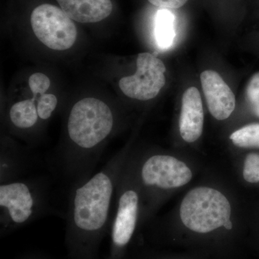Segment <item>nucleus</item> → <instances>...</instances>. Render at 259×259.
I'll return each mask as SVG.
<instances>
[{"label":"nucleus","mask_w":259,"mask_h":259,"mask_svg":"<svg viewBox=\"0 0 259 259\" xmlns=\"http://www.w3.org/2000/svg\"><path fill=\"white\" fill-rule=\"evenodd\" d=\"M131 166L125 161L116 185L115 211L110 227V244L107 259H122L137 226L140 195L135 187Z\"/></svg>","instance_id":"nucleus-5"},{"label":"nucleus","mask_w":259,"mask_h":259,"mask_svg":"<svg viewBox=\"0 0 259 259\" xmlns=\"http://www.w3.org/2000/svg\"><path fill=\"white\" fill-rule=\"evenodd\" d=\"M137 71L119 81L121 91L126 96L141 101H148L158 95L166 83V66L163 61L149 53L138 56Z\"/></svg>","instance_id":"nucleus-7"},{"label":"nucleus","mask_w":259,"mask_h":259,"mask_svg":"<svg viewBox=\"0 0 259 259\" xmlns=\"http://www.w3.org/2000/svg\"><path fill=\"white\" fill-rule=\"evenodd\" d=\"M200 81L211 115L218 120H226L236 107V98L231 89L221 75L212 70L203 71Z\"/></svg>","instance_id":"nucleus-9"},{"label":"nucleus","mask_w":259,"mask_h":259,"mask_svg":"<svg viewBox=\"0 0 259 259\" xmlns=\"http://www.w3.org/2000/svg\"><path fill=\"white\" fill-rule=\"evenodd\" d=\"M231 204L226 196L209 187H196L181 204L182 222L196 233H207L223 226L231 230Z\"/></svg>","instance_id":"nucleus-4"},{"label":"nucleus","mask_w":259,"mask_h":259,"mask_svg":"<svg viewBox=\"0 0 259 259\" xmlns=\"http://www.w3.org/2000/svg\"><path fill=\"white\" fill-rule=\"evenodd\" d=\"M233 144L241 148H259V123L250 124L235 131L230 136Z\"/></svg>","instance_id":"nucleus-14"},{"label":"nucleus","mask_w":259,"mask_h":259,"mask_svg":"<svg viewBox=\"0 0 259 259\" xmlns=\"http://www.w3.org/2000/svg\"><path fill=\"white\" fill-rule=\"evenodd\" d=\"M204 110L200 93L197 88L191 87L182 97L180 118V135L184 141L194 143L203 131Z\"/></svg>","instance_id":"nucleus-10"},{"label":"nucleus","mask_w":259,"mask_h":259,"mask_svg":"<svg viewBox=\"0 0 259 259\" xmlns=\"http://www.w3.org/2000/svg\"><path fill=\"white\" fill-rule=\"evenodd\" d=\"M30 21L35 36L49 49L65 51L74 46L77 37L76 25L60 8L40 5L32 11Z\"/></svg>","instance_id":"nucleus-6"},{"label":"nucleus","mask_w":259,"mask_h":259,"mask_svg":"<svg viewBox=\"0 0 259 259\" xmlns=\"http://www.w3.org/2000/svg\"><path fill=\"white\" fill-rule=\"evenodd\" d=\"M71 20L81 23H97L112 11L111 0H56Z\"/></svg>","instance_id":"nucleus-11"},{"label":"nucleus","mask_w":259,"mask_h":259,"mask_svg":"<svg viewBox=\"0 0 259 259\" xmlns=\"http://www.w3.org/2000/svg\"><path fill=\"white\" fill-rule=\"evenodd\" d=\"M188 0H148L150 3L162 9H178L187 3Z\"/></svg>","instance_id":"nucleus-19"},{"label":"nucleus","mask_w":259,"mask_h":259,"mask_svg":"<svg viewBox=\"0 0 259 259\" xmlns=\"http://www.w3.org/2000/svg\"><path fill=\"white\" fill-rule=\"evenodd\" d=\"M192 178V172L185 163L168 155L150 156L139 169V180L148 190L178 188L187 185Z\"/></svg>","instance_id":"nucleus-8"},{"label":"nucleus","mask_w":259,"mask_h":259,"mask_svg":"<svg viewBox=\"0 0 259 259\" xmlns=\"http://www.w3.org/2000/svg\"><path fill=\"white\" fill-rule=\"evenodd\" d=\"M52 182L47 176L25 177L0 185V236H8L39 218L61 216L51 204Z\"/></svg>","instance_id":"nucleus-3"},{"label":"nucleus","mask_w":259,"mask_h":259,"mask_svg":"<svg viewBox=\"0 0 259 259\" xmlns=\"http://www.w3.org/2000/svg\"><path fill=\"white\" fill-rule=\"evenodd\" d=\"M125 162V155L118 154L88 180L69 188L64 217L69 259H99L110 231L116 185Z\"/></svg>","instance_id":"nucleus-1"},{"label":"nucleus","mask_w":259,"mask_h":259,"mask_svg":"<svg viewBox=\"0 0 259 259\" xmlns=\"http://www.w3.org/2000/svg\"><path fill=\"white\" fill-rule=\"evenodd\" d=\"M51 81L47 75L35 73L29 78V87L31 90L33 98L37 101V95H42L50 88Z\"/></svg>","instance_id":"nucleus-18"},{"label":"nucleus","mask_w":259,"mask_h":259,"mask_svg":"<svg viewBox=\"0 0 259 259\" xmlns=\"http://www.w3.org/2000/svg\"><path fill=\"white\" fill-rule=\"evenodd\" d=\"M37 102V112L40 120H49L57 106V98L51 94H44L39 97Z\"/></svg>","instance_id":"nucleus-15"},{"label":"nucleus","mask_w":259,"mask_h":259,"mask_svg":"<svg viewBox=\"0 0 259 259\" xmlns=\"http://www.w3.org/2000/svg\"><path fill=\"white\" fill-rule=\"evenodd\" d=\"M246 97L253 113L259 117V72L252 76L247 85Z\"/></svg>","instance_id":"nucleus-17"},{"label":"nucleus","mask_w":259,"mask_h":259,"mask_svg":"<svg viewBox=\"0 0 259 259\" xmlns=\"http://www.w3.org/2000/svg\"><path fill=\"white\" fill-rule=\"evenodd\" d=\"M35 102V99L32 98L17 102L12 106L9 112V120L14 128L28 131L37 125L40 119Z\"/></svg>","instance_id":"nucleus-12"},{"label":"nucleus","mask_w":259,"mask_h":259,"mask_svg":"<svg viewBox=\"0 0 259 259\" xmlns=\"http://www.w3.org/2000/svg\"><path fill=\"white\" fill-rule=\"evenodd\" d=\"M175 15L167 9L158 10L155 17L154 33L160 49H169L175 37Z\"/></svg>","instance_id":"nucleus-13"},{"label":"nucleus","mask_w":259,"mask_h":259,"mask_svg":"<svg viewBox=\"0 0 259 259\" xmlns=\"http://www.w3.org/2000/svg\"><path fill=\"white\" fill-rule=\"evenodd\" d=\"M115 117L110 107L88 97L71 108L66 124L69 146L52 162L53 168L69 188L94 175L102 145L113 132Z\"/></svg>","instance_id":"nucleus-2"},{"label":"nucleus","mask_w":259,"mask_h":259,"mask_svg":"<svg viewBox=\"0 0 259 259\" xmlns=\"http://www.w3.org/2000/svg\"><path fill=\"white\" fill-rule=\"evenodd\" d=\"M243 178L249 183L259 182V154L250 153L245 158Z\"/></svg>","instance_id":"nucleus-16"},{"label":"nucleus","mask_w":259,"mask_h":259,"mask_svg":"<svg viewBox=\"0 0 259 259\" xmlns=\"http://www.w3.org/2000/svg\"><path fill=\"white\" fill-rule=\"evenodd\" d=\"M20 259H49L46 255L41 254H30L25 255V256L22 257Z\"/></svg>","instance_id":"nucleus-20"}]
</instances>
